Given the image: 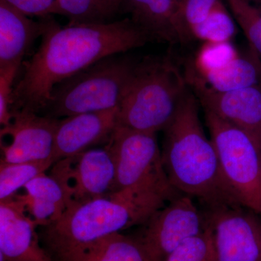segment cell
Instances as JSON below:
<instances>
[{
    "instance_id": "83f0119b",
    "label": "cell",
    "mask_w": 261,
    "mask_h": 261,
    "mask_svg": "<svg viewBox=\"0 0 261 261\" xmlns=\"http://www.w3.org/2000/svg\"><path fill=\"white\" fill-rule=\"evenodd\" d=\"M28 16L47 17L54 14L56 0H5Z\"/></svg>"
},
{
    "instance_id": "9a60e30c",
    "label": "cell",
    "mask_w": 261,
    "mask_h": 261,
    "mask_svg": "<svg viewBox=\"0 0 261 261\" xmlns=\"http://www.w3.org/2000/svg\"><path fill=\"white\" fill-rule=\"evenodd\" d=\"M185 0H123L122 6L132 14V20L149 37L169 43L191 40L183 18Z\"/></svg>"
},
{
    "instance_id": "7402d4cb",
    "label": "cell",
    "mask_w": 261,
    "mask_h": 261,
    "mask_svg": "<svg viewBox=\"0 0 261 261\" xmlns=\"http://www.w3.org/2000/svg\"><path fill=\"white\" fill-rule=\"evenodd\" d=\"M236 33L232 16L219 0L204 21L194 29L192 37L205 42H231Z\"/></svg>"
},
{
    "instance_id": "8fae6325",
    "label": "cell",
    "mask_w": 261,
    "mask_h": 261,
    "mask_svg": "<svg viewBox=\"0 0 261 261\" xmlns=\"http://www.w3.org/2000/svg\"><path fill=\"white\" fill-rule=\"evenodd\" d=\"M59 119L27 111H15L8 126L1 127V162H34L53 159Z\"/></svg>"
},
{
    "instance_id": "5bb4252c",
    "label": "cell",
    "mask_w": 261,
    "mask_h": 261,
    "mask_svg": "<svg viewBox=\"0 0 261 261\" xmlns=\"http://www.w3.org/2000/svg\"><path fill=\"white\" fill-rule=\"evenodd\" d=\"M119 108L61 118L53 146L55 163L100 144H107L118 125Z\"/></svg>"
},
{
    "instance_id": "5b68a950",
    "label": "cell",
    "mask_w": 261,
    "mask_h": 261,
    "mask_svg": "<svg viewBox=\"0 0 261 261\" xmlns=\"http://www.w3.org/2000/svg\"><path fill=\"white\" fill-rule=\"evenodd\" d=\"M114 55L56 84L38 114L61 119L119 108L136 65Z\"/></svg>"
},
{
    "instance_id": "4fadbf2b",
    "label": "cell",
    "mask_w": 261,
    "mask_h": 261,
    "mask_svg": "<svg viewBox=\"0 0 261 261\" xmlns=\"http://www.w3.org/2000/svg\"><path fill=\"white\" fill-rule=\"evenodd\" d=\"M38 228L21 200L0 202V261H53Z\"/></svg>"
},
{
    "instance_id": "7a4b0ae2",
    "label": "cell",
    "mask_w": 261,
    "mask_h": 261,
    "mask_svg": "<svg viewBox=\"0 0 261 261\" xmlns=\"http://www.w3.org/2000/svg\"><path fill=\"white\" fill-rule=\"evenodd\" d=\"M168 201L156 194L120 190L87 202H71L59 219L39 227V237L53 261H82L94 244L145 224Z\"/></svg>"
},
{
    "instance_id": "6da1fadb",
    "label": "cell",
    "mask_w": 261,
    "mask_h": 261,
    "mask_svg": "<svg viewBox=\"0 0 261 261\" xmlns=\"http://www.w3.org/2000/svg\"><path fill=\"white\" fill-rule=\"evenodd\" d=\"M149 37L130 19L65 27L49 20L40 47L14 86L12 113H40L56 84L107 57L142 47Z\"/></svg>"
},
{
    "instance_id": "ffe728a7",
    "label": "cell",
    "mask_w": 261,
    "mask_h": 261,
    "mask_svg": "<svg viewBox=\"0 0 261 261\" xmlns=\"http://www.w3.org/2000/svg\"><path fill=\"white\" fill-rule=\"evenodd\" d=\"M123 0H56L54 14L72 23H107L119 11Z\"/></svg>"
},
{
    "instance_id": "ba28073f",
    "label": "cell",
    "mask_w": 261,
    "mask_h": 261,
    "mask_svg": "<svg viewBox=\"0 0 261 261\" xmlns=\"http://www.w3.org/2000/svg\"><path fill=\"white\" fill-rule=\"evenodd\" d=\"M195 199L179 194L156 211L139 235L150 261H164L187 239L208 227L205 211Z\"/></svg>"
},
{
    "instance_id": "3957f363",
    "label": "cell",
    "mask_w": 261,
    "mask_h": 261,
    "mask_svg": "<svg viewBox=\"0 0 261 261\" xmlns=\"http://www.w3.org/2000/svg\"><path fill=\"white\" fill-rule=\"evenodd\" d=\"M163 132V166L176 191L202 207L240 204L223 176L216 149L200 121L198 99L190 88Z\"/></svg>"
},
{
    "instance_id": "2e32d148",
    "label": "cell",
    "mask_w": 261,
    "mask_h": 261,
    "mask_svg": "<svg viewBox=\"0 0 261 261\" xmlns=\"http://www.w3.org/2000/svg\"><path fill=\"white\" fill-rule=\"evenodd\" d=\"M48 22L34 21L0 0V68L21 64L33 42L44 34Z\"/></svg>"
},
{
    "instance_id": "44dd1931",
    "label": "cell",
    "mask_w": 261,
    "mask_h": 261,
    "mask_svg": "<svg viewBox=\"0 0 261 261\" xmlns=\"http://www.w3.org/2000/svg\"><path fill=\"white\" fill-rule=\"evenodd\" d=\"M54 164L53 159L15 163L0 161V202L13 199L20 189Z\"/></svg>"
},
{
    "instance_id": "cb8c5ba5",
    "label": "cell",
    "mask_w": 261,
    "mask_h": 261,
    "mask_svg": "<svg viewBox=\"0 0 261 261\" xmlns=\"http://www.w3.org/2000/svg\"><path fill=\"white\" fill-rule=\"evenodd\" d=\"M164 261H217L210 227L187 239Z\"/></svg>"
},
{
    "instance_id": "603a6c76",
    "label": "cell",
    "mask_w": 261,
    "mask_h": 261,
    "mask_svg": "<svg viewBox=\"0 0 261 261\" xmlns=\"http://www.w3.org/2000/svg\"><path fill=\"white\" fill-rule=\"evenodd\" d=\"M230 11L248 40L250 47L261 58V8L248 0H226Z\"/></svg>"
},
{
    "instance_id": "9c48e42d",
    "label": "cell",
    "mask_w": 261,
    "mask_h": 261,
    "mask_svg": "<svg viewBox=\"0 0 261 261\" xmlns=\"http://www.w3.org/2000/svg\"><path fill=\"white\" fill-rule=\"evenodd\" d=\"M202 208L217 261H261V214L240 204Z\"/></svg>"
},
{
    "instance_id": "4316f807",
    "label": "cell",
    "mask_w": 261,
    "mask_h": 261,
    "mask_svg": "<svg viewBox=\"0 0 261 261\" xmlns=\"http://www.w3.org/2000/svg\"><path fill=\"white\" fill-rule=\"evenodd\" d=\"M219 0H185L182 7V18L189 36L207 18L209 13Z\"/></svg>"
},
{
    "instance_id": "7c38bea8",
    "label": "cell",
    "mask_w": 261,
    "mask_h": 261,
    "mask_svg": "<svg viewBox=\"0 0 261 261\" xmlns=\"http://www.w3.org/2000/svg\"><path fill=\"white\" fill-rule=\"evenodd\" d=\"M185 77L205 111L246 132L261 149V84L218 92L192 77Z\"/></svg>"
},
{
    "instance_id": "ac0fdd59",
    "label": "cell",
    "mask_w": 261,
    "mask_h": 261,
    "mask_svg": "<svg viewBox=\"0 0 261 261\" xmlns=\"http://www.w3.org/2000/svg\"><path fill=\"white\" fill-rule=\"evenodd\" d=\"M186 75L218 92L247 88L261 84V58L250 47L221 68L200 72L189 68Z\"/></svg>"
},
{
    "instance_id": "e0dca14e",
    "label": "cell",
    "mask_w": 261,
    "mask_h": 261,
    "mask_svg": "<svg viewBox=\"0 0 261 261\" xmlns=\"http://www.w3.org/2000/svg\"><path fill=\"white\" fill-rule=\"evenodd\" d=\"M25 193L14 197L21 200L27 213L40 226L61 217L71 202L68 192L53 175L41 173L24 187Z\"/></svg>"
},
{
    "instance_id": "d4e9b609",
    "label": "cell",
    "mask_w": 261,
    "mask_h": 261,
    "mask_svg": "<svg viewBox=\"0 0 261 261\" xmlns=\"http://www.w3.org/2000/svg\"><path fill=\"white\" fill-rule=\"evenodd\" d=\"M240 54L231 42H205L197 53L193 67L190 68L197 72L217 69Z\"/></svg>"
},
{
    "instance_id": "52a82bcc",
    "label": "cell",
    "mask_w": 261,
    "mask_h": 261,
    "mask_svg": "<svg viewBox=\"0 0 261 261\" xmlns=\"http://www.w3.org/2000/svg\"><path fill=\"white\" fill-rule=\"evenodd\" d=\"M221 172L240 205L261 214V149L246 132L205 111Z\"/></svg>"
},
{
    "instance_id": "277c9868",
    "label": "cell",
    "mask_w": 261,
    "mask_h": 261,
    "mask_svg": "<svg viewBox=\"0 0 261 261\" xmlns=\"http://www.w3.org/2000/svg\"><path fill=\"white\" fill-rule=\"evenodd\" d=\"M189 87L185 75L169 59L137 63L118 109V126L155 134L164 130Z\"/></svg>"
},
{
    "instance_id": "d6986e66",
    "label": "cell",
    "mask_w": 261,
    "mask_h": 261,
    "mask_svg": "<svg viewBox=\"0 0 261 261\" xmlns=\"http://www.w3.org/2000/svg\"><path fill=\"white\" fill-rule=\"evenodd\" d=\"M82 261H150V259L138 236L117 232L94 244Z\"/></svg>"
},
{
    "instance_id": "30bf717a",
    "label": "cell",
    "mask_w": 261,
    "mask_h": 261,
    "mask_svg": "<svg viewBox=\"0 0 261 261\" xmlns=\"http://www.w3.org/2000/svg\"><path fill=\"white\" fill-rule=\"evenodd\" d=\"M50 174L63 184L71 202L81 203L116 192V163L106 145L58 161Z\"/></svg>"
},
{
    "instance_id": "8992f818",
    "label": "cell",
    "mask_w": 261,
    "mask_h": 261,
    "mask_svg": "<svg viewBox=\"0 0 261 261\" xmlns=\"http://www.w3.org/2000/svg\"><path fill=\"white\" fill-rule=\"evenodd\" d=\"M106 146L116 163V192H148L168 200L181 194L166 174L157 134L117 125Z\"/></svg>"
},
{
    "instance_id": "484cf974",
    "label": "cell",
    "mask_w": 261,
    "mask_h": 261,
    "mask_svg": "<svg viewBox=\"0 0 261 261\" xmlns=\"http://www.w3.org/2000/svg\"><path fill=\"white\" fill-rule=\"evenodd\" d=\"M20 65L0 68V124L8 126L13 118L11 111L12 97L15 79Z\"/></svg>"
}]
</instances>
